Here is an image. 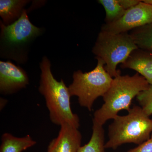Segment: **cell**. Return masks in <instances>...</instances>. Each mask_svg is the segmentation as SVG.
<instances>
[{
    "mask_svg": "<svg viewBox=\"0 0 152 152\" xmlns=\"http://www.w3.org/2000/svg\"><path fill=\"white\" fill-rule=\"evenodd\" d=\"M82 137L78 129L63 124L58 137L50 142L47 152H78L81 146Z\"/></svg>",
    "mask_w": 152,
    "mask_h": 152,
    "instance_id": "9",
    "label": "cell"
},
{
    "mask_svg": "<svg viewBox=\"0 0 152 152\" xmlns=\"http://www.w3.org/2000/svg\"><path fill=\"white\" fill-rule=\"evenodd\" d=\"M96 59L97 64L92 70L74 72L72 83L68 87L71 96L77 97L79 104L89 111L96 99L107 92L113 79L106 71L103 61Z\"/></svg>",
    "mask_w": 152,
    "mask_h": 152,
    "instance_id": "5",
    "label": "cell"
},
{
    "mask_svg": "<svg viewBox=\"0 0 152 152\" xmlns=\"http://www.w3.org/2000/svg\"><path fill=\"white\" fill-rule=\"evenodd\" d=\"M126 115H118L108 129V140L105 149H116L123 144L140 145L151 138L152 119L140 106H134Z\"/></svg>",
    "mask_w": 152,
    "mask_h": 152,
    "instance_id": "3",
    "label": "cell"
},
{
    "mask_svg": "<svg viewBox=\"0 0 152 152\" xmlns=\"http://www.w3.org/2000/svg\"><path fill=\"white\" fill-rule=\"evenodd\" d=\"M151 138H152V134H151Z\"/></svg>",
    "mask_w": 152,
    "mask_h": 152,
    "instance_id": "20",
    "label": "cell"
},
{
    "mask_svg": "<svg viewBox=\"0 0 152 152\" xmlns=\"http://www.w3.org/2000/svg\"><path fill=\"white\" fill-rule=\"evenodd\" d=\"M98 2L104 7L106 12V23L116 21L126 12L118 0H99Z\"/></svg>",
    "mask_w": 152,
    "mask_h": 152,
    "instance_id": "15",
    "label": "cell"
},
{
    "mask_svg": "<svg viewBox=\"0 0 152 152\" xmlns=\"http://www.w3.org/2000/svg\"><path fill=\"white\" fill-rule=\"evenodd\" d=\"M36 144L37 142L29 135L18 137L5 133L2 135L0 152H22Z\"/></svg>",
    "mask_w": 152,
    "mask_h": 152,
    "instance_id": "12",
    "label": "cell"
},
{
    "mask_svg": "<svg viewBox=\"0 0 152 152\" xmlns=\"http://www.w3.org/2000/svg\"><path fill=\"white\" fill-rule=\"evenodd\" d=\"M137 99L144 112L149 116L152 115V85L142 92L137 96Z\"/></svg>",
    "mask_w": 152,
    "mask_h": 152,
    "instance_id": "16",
    "label": "cell"
},
{
    "mask_svg": "<svg viewBox=\"0 0 152 152\" xmlns=\"http://www.w3.org/2000/svg\"><path fill=\"white\" fill-rule=\"evenodd\" d=\"M127 152H152V138H150L136 148L129 150Z\"/></svg>",
    "mask_w": 152,
    "mask_h": 152,
    "instance_id": "17",
    "label": "cell"
},
{
    "mask_svg": "<svg viewBox=\"0 0 152 152\" xmlns=\"http://www.w3.org/2000/svg\"><path fill=\"white\" fill-rule=\"evenodd\" d=\"M152 23V6L141 1L137 5L126 10L116 21L103 25L101 31L115 34L128 33Z\"/></svg>",
    "mask_w": 152,
    "mask_h": 152,
    "instance_id": "7",
    "label": "cell"
},
{
    "mask_svg": "<svg viewBox=\"0 0 152 152\" xmlns=\"http://www.w3.org/2000/svg\"><path fill=\"white\" fill-rule=\"evenodd\" d=\"M1 57L21 64L26 62L30 46L41 35L42 30L31 23L26 10L10 25L6 26L1 21Z\"/></svg>",
    "mask_w": 152,
    "mask_h": 152,
    "instance_id": "4",
    "label": "cell"
},
{
    "mask_svg": "<svg viewBox=\"0 0 152 152\" xmlns=\"http://www.w3.org/2000/svg\"><path fill=\"white\" fill-rule=\"evenodd\" d=\"M92 134L89 141L80 147L78 152H105V133L103 126L93 122Z\"/></svg>",
    "mask_w": 152,
    "mask_h": 152,
    "instance_id": "13",
    "label": "cell"
},
{
    "mask_svg": "<svg viewBox=\"0 0 152 152\" xmlns=\"http://www.w3.org/2000/svg\"><path fill=\"white\" fill-rule=\"evenodd\" d=\"M150 86L146 80L138 73L133 76L121 74L117 76L102 97L104 103L95 112L93 122L103 126L107 121L114 119L121 111H129L134 98Z\"/></svg>",
    "mask_w": 152,
    "mask_h": 152,
    "instance_id": "2",
    "label": "cell"
},
{
    "mask_svg": "<svg viewBox=\"0 0 152 152\" xmlns=\"http://www.w3.org/2000/svg\"><path fill=\"white\" fill-rule=\"evenodd\" d=\"M123 69L137 71L152 85V53L138 48L133 51L124 62L121 65Z\"/></svg>",
    "mask_w": 152,
    "mask_h": 152,
    "instance_id": "10",
    "label": "cell"
},
{
    "mask_svg": "<svg viewBox=\"0 0 152 152\" xmlns=\"http://www.w3.org/2000/svg\"><path fill=\"white\" fill-rule=\"evenodd\" d=\"M28 2L29 1L26 0H1L0 16L3 23L7 26L15 22L21 16Z\"/></svg>",
    "mask_w": 152,
    "mask_h": 152,
    "instance_id": "11",
    "label": "cell"
},
{
    "mask_svg": "<svg viewBox=\"0 0 152 152\" xmlns=\"http://www.w3.org/2000/svg\"><path fill=\"white\" fill-rule=\"evenodd\" d=\"M129 34L138 48L152 53V23L132 30Z\"/></svg>",
    "mask_w": 152,
    "mask_h": 152,
    "instance_id": "14",
    "label": "cell"
},
{
    "mask_svg": "<svg viewBox=\"0 0 152 152\" xmlns=\"http://www.w3.org/2000/svg\"><path fill=\"white\" fill-rule=\"evenodd\" d=\"M138 48L128 33L115 34L101 31L92 52L96 58L103 61L106 71L115 78L121 74L117 69L118 65L124 62L131 53Z\"/></svg>",
    "mask_w": 152,
    "mask_h": 152,
    "instance_id": "6",
    "label": "cell"
},
{
    "mask_svg": "<svg viewBox=\"0 0 152 152\" xmlns=\"http://www.w3.org/2000/svg\"><path fill=\"white\" fill-rule=\"evenodd\" d=\"M123 8L127 10L138 4L141 1L140 0H118Z\"/></svg>",
    "mask_w": 152,
    "mask_h": 152,
    "instance_id": "18",
    "label": "cell"
},
{
    "mask_svg": "<svg viewBox=\"0 0 152 152\" xmlns=\"http://www.w3.org/2000/svg\"><path fill=\"white\" fill-rule=\"evenodd\" d=\"M29 83L27 74L23 69L8 61H0V92L4 95L16 93Z\"/></svg>",
    "mask_w": 152,
    "mask_h": 152,
    "instance_id": "8",
    "label": "cell"
},
{
    "mask_svg": "<svg viewBox=\"0 0 152 152\" xmlns=\"http://www.w3.org/2000/svg\"><path fill=\"white\" fill-rule=\"evenodd\" d=\"M40 67L39 91L45 98L52 122L60 126L68 124L78 129L80 119L71 109L69 88L62 79L58 81L55 78L51 70L50 62L46 56L43 58Z\"/></svg>",
    "mask_w": 152,
    "mask_h": 152,
    "instance_id": "1",
    "label": "cell"
},
{
    "mask_svg": "<svg viewBox=\"0 0 152 152\" xmlns=\"http://www.w3.org/2000/svg\"><path fill=\"white\" fill-rule=\"evenodd\" d=\"M142 1L146 4H148L152 6V0H143Z\"/></svg>",
    "mask_w": 152,
    "mask_h": 152,
    "instance_id": "19",
    "label": "cell"
}]
</instances>
